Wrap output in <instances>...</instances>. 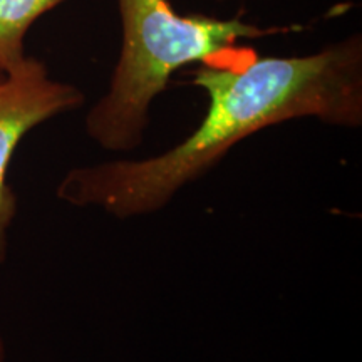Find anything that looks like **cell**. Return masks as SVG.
I'll return each instance as SVG.
<instances>
[{
    "label": "cell",
    "mask_w": 362,
    "mask_h": 362,
    "mask_svg": "<svg viewBox=\"0 0 362 362\" xmlns=\"http://www.w3.org/2000/svg\"><path fill=\"white\" fill-rule=\"evenodd\" d=\"M64 0H0V72L24 61V39L40 16Z\"/></svg>",
    "instance_id": "cell-4"
},
{
    "label": "cell",
    "mask_w": 362,
    "mask_h": 362,
    "mask_svg": "<svg viewBox=\"0 0 362 362\" xmlns=\"http://www.w3.org/2000/svg\"><path fill=\"white\" fill-rule=\"evenodd\" d=\"M4 78V74H2V72H0V79H2Z\"/></svg>",
    "instance_id": "cell-6"
},
{
    "label": "cell",
    "mask_w": 362,
    "mask_h": 362,
    "mask_svg": "<svg viewBox=\"0 0 362 362\" xmlns=\"http://www.w3.org/2000/svg\"><path fill=\"white\" fill-rule=\"evenodd\" d=\"M7 361V344L2 334H0V362Z\"/></svg>",
    "instance_id": "cell-5"
},
{
    "label": "cell",
    "mask_w": 362,
    "mask_h": 362,
    "mask_svg": "<svg viewBox=\"0 0 362 362\" xmlns=\"http://www.w3.org/2000/svg\"><path fill=\"white\" fill-rule=\"evenodd\" d=\"M208 110L188 138L161 155L78 166L56 194L76 208H99L126 220L165 208L181 188L215 168L226 153L259 131L287 121L362 124V35L307 56H242L206 62L193 72Z\"/></svg>",
    "instance_id": "cell-1"
},
{
    "label": "cell",
    "mask_w": 362,
    "mask_h": 362,
    "mask_svg": "<svg viewBox=\"0 0 362 362\" xmlns=\"http://www.w3.org/2000/svg\"><path fill=\"white\" fill-rule=\"evenodd\" d=\"M83 104V90L52 79L39 59L25 56L0 79V265L7 260L8 230L17 215V197L7 181L13 153L30 129Z\"/></svg>",
    "instance_id": "cell-3"
},
{
    "label": "cell",
    "mask_w": 362,
    "mask_h": 362,
    "mask_svg": "<svg viewBox=\"0 0 362 362\" xmlns=\"http://www.w3.org/2000/svg\"><path fill=\"white\" fill-rule=\"evenodd\" d=\"M123 44L110 89L86 116V133L110 151L143 143L149 107L171 76L193 62H216L237 51L240 40L287 34L300 27H260L205 13L181 16L170 0H116Z\"/></svg>",
    "instance_id": "cell-2"
},
{
    "label": "cell",
    "mask_w": 362,
    "mask_h": 362,
    "mask_svg": "<svg viewBox=\"0 0 362 362\" xmlns=\"http://www.w3.org/2000/svg\"><path fill=\"white\" fill-rule=\"evenodd\" d=\"M218 2H226V0H218Z\"/></svg>",
    "instance_id": "cell-7"
}]
</instances>
